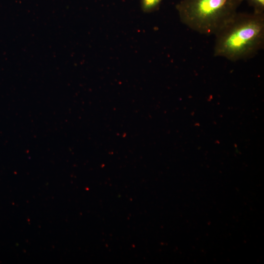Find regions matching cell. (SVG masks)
<instances>
[{
  "mask_svg": "<svg viewBox=\"0 0 264 264\" xmlns=\"http://www.w3.org/2000/svg\"><path fill=\"white\" fill-rule=\"evenodd\" d=\"M162 0H142V6L145 11H150L154 9Z\"/></svg>",
  "mask_w": 264,
  "mask_h": 264,
  "instance_id": "4",
  "label": "cell"
},
{
  "mask_svg": "<svg viewBox=\"0 0 264 264\" xmlns=\"http://www.w3.org/2000/svg\"><path fill=\"white\" fill-rule=\"evenodd\" d=\"M245 0L247 1L250 6L253 7L254 13L257 14H264V0Z\"/></svg>",
  "mask_w": 264,
  "mask_h": 264,
  "instance_id": "3",
  "label": "cell"
},
{
  "mask_svg": "<svg viewBox=\"0 0 264 264\" xmlns=\"http://www.w3.org/2000/svg\"><path fill=\"white\" fill-rule=\"evenodd\" d=\"M243 0H181L176 6L181 22L200 34L215 36L236 15Z\"/></svg>",
  "mask_w": 264,
  "mask_h": 264,
  "instance_id": "2",
  "label": "cell"
},
{
  "mask_svg": "<svg viewBox=\"0 0 264 264\" xmlns=\"http://www.w3.org/2000/svg\"><path fill=\"white\" fill-rule=\"evenodd\" d=\"M215 36V56L233 62L254 57L264 45V14L237 12Z\"/></svg>",
  "mask_w": 264,
  "mask_h": 264,
  "instance_id": "1",
  "label": "cell"
}]
</instances>
